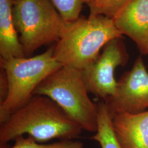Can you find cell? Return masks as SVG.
Instances as JSON below:
<instances>
[{"mask_svg":"<svg viewBox=\"0 0 148 148\" xmlns=\"http://www.w3.org/2000/svg\"><path fill=\"white\" fill-rule=\"evenodd\" d=\"M83 130L52 99L34 95L27 103L12 113L0 126V148L27 134L36 142L53 139H75Z\"/></svg>","mask_w":148,"mask_h":148,"instance_id":"cell-1","label":"cell"},{"mask_svg":"<svg viewBox=\"0 0 148 148\" xmlns=\"http://www.w3.org/2000/svg\"><path fill=\"white\" fill-rule=\"evenodd\" d=\"M122 35L114 19L103 15L66 21L54 45V56L63 66L84 70L95 61L107 43Z\"/></svg>","mask_w":148,"mask_h":148,"instance_id":"cell-2","label":"cell"},{"mask_svg":"<svg viewBox=\"0 0 148 148\" xmlns=\"http://www.w3.org/2000/svg\"><path fill=\"white\" fill-rule=\"evenodd\" d=\"M88 93L83 70L63 66L44 79L34 95H45L52 99L83 130L95 133L98 104L90 100Z\"/></svg>","mask_w":148,"mask_h":148,"instance_id":"cell-3","label":"cell"},{"mask_svg":"<svg viewBox=\"0 0 148 148\" xmlns=\"http://www.w3.org/2000/svg\"><path fill=\"white\" fill-rule=\"evenodd\" d=\"M54 49L52 46L44 53L32 57L0 59V68L5 70L8 82V95L0 104V123L24 106L37 86L63 66L55 58Z\"/></svg>","mask_w":148,"mask_h":148,"instance_id":"cell-4","label":"cell"},{"mask_svg":"<svg viewBox=\"0 0 148 148\" xmlns=\"http://www.w3.org/2000/svg\"><path fill=\"white\" fill-rule=\"evenodd\" d=\"M12 14L27 57L58 41L66 22L49 0H13Z\"/></svg>","mask_w":148,"mask_h":148,"instance_id":"cell-5","label":"cell"},{"mask_svg":"<svg viewBox=\"0 0 148 148\" xmlns=\"http://www.w3.org/2000/svg\"><path fill=\"white\" fill-rule=\"evenodd\" d=\"M122 38L107 43L95 61L82 70L88 92L104 101L115 92L117 81L114 77L115 70L119 66L125 65L129 58Z\"/></svg>","mask_w":148,"mask_h":148,"instance_id":"cell-6","label":"cell"},{"mask_svg":"<svg viewBox=\"0 0 148 148\" xmlns=\"http://www.w3.org/2000/svg\"><path fill=\"white\" fill-rule=\"evenodd\" d=\"M104 101L111 116L120 112L135 114L148 109V71L142 56L117 81L114 94Z\"/></svg>","mask_w":148,"mask_h":148,"instance_id":"cell-7","label":"cell"},{"mask_svg":"<svg viewBox=\"0 0 148 148\" xmlns=\"http://www.w3.org/2000/svg\"><path fill=\"white\" fill-rule=\"evenodd\" d=\"M113 19L122 35L136 43L142 55H148V0H130Z\"/></svg>","mask_w":148,"mask_h":148,"instance_id":"cell-8","label":"cell"},{"mask_svg":"<svg viewBox=\"0 0 148 148\" xmlns=\"http://www.w3.org/2000/svg\"><path fill=\"white\" fill-rule=\"evenodd\" d=\"M112 126L122 148H148V110L111 116Z\"/></svg>","mask_w":148,"mask_h":148,"instance_id":"cell-9","label":"cell"},{"mask_svg":"<svg viewBox=\"0 0 148 148\" xmlns=\"http://www.w3.org/2000/svg\"><path fill=\"white\" fill-rule=\"evenodd\" d=\"M13 0H0V59L27 57L12 14Z\"/></svg>","mask_w":148,"mask_h":148,"instance_id":"cell-10","label":"cell"},{"mask_svg":"<svg viewBox=\"0 0 148 148\" xmlns=\"http://www.w3.org/2000/svg\"><path fill=\"white\" fill-rule=\"evenodd\" d=\"M98 129L91 139L99 143L101 148H122L118 142L112 126L111 116L104 101L97 103Z\"/></svg>","mask_w":148,"mask_h":148,"instance_id":"cell-11","label":"cell"},{"mask_svg":"<svg viewBox=\"0 0 148 148\" xmlns=\"http://www.w3.org/2000/svg\"><path fill=\"white\" fill-rule=\"evenodd\" d=\"M14 145L8 148H84L82 142L75 139L62 140L52 143H39L30 136H19L14 139Z\"/></svg>","mask_w":148,"mask_h":148,"instance_id":"cell-12","label":"cell"},{"mask_svg":"<svg viewBox=\"0 0 148 148\" xmlns=\"http://www.w3.org/2000/svg\"><path fill=\"white\" fill-rule=\"evenodd\" d=\"M130 0H89L90 16L103 15L114 18Z\"/></svg>","mask_w":148,"mask_h":148,"instance_id":"cell-13","label":"cell"},{"mask_svg":"<svg viewBox=\"0 0 148 148\" xmlns=\"http://www.w3.org/2000/svg\"><path fill=\"white\" fill-rule=\"evenodd\" d=\"M64 21H73L79 18L84 3L89 0H49Z\"/></svg>","mask_w":148,"mask_h":148,"instance_id":"cell-14","label":"cell"},{"mask_svg":"<svg viewBox=\"0 0 148 148\" xmlns=\"http://www.w3.org/2000/svg\"><path fill=\"white\" fill-rule=\"evenodd\" d=\"M0 71V104L3 102L8 92V82L7 75L2 68Z\"/></svg>","mask_w":148,"mask_h":148,"instance_id":"cell-15","label":"cell"}]
</instances>
